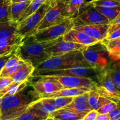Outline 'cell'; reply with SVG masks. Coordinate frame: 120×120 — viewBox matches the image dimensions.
Returning <instances> with one entry per match:
<instances>
[{"label":"cell","instance_id":"6da1fadb","mask_svg":"<svg viewBox=\"0 0 120 120\" xmlns=\"http://www.w3.org/2000/svg\"><path fill=\"white\" fill-rule=\"evenodd\" d=\"M41 98V95L29 82L27 86L17 93L2 97L0 120H15L26 112L33 103Z\"/></svg>","mask_w":120,"mask_h":120},{"label":"cell","instance_id":"7a4b0ae2","mask_svg":"<svg viewBox=\"0 0 120 120\" xmlns=\"http://www.w3.org/2000/svg\"><path fill=\"white\" fill-rule=\"evenodd\" d=\"M78 66L92 67L84 58L82 51L70 52L59 56L51 57L40 63L35 68L32 76L45 71L63 70Z\"/></svg>","mask_w":120,"mask_h":120},{"label":"cell","instance_id":"3957f363","mask_svg":"<svg viewBox=\"0 0 120 120\" xmlns=\"http://www.w3.org/2000/svg\"><path fill=\"white\" fill-rule=\"evenodd\" d=\"M62 40H63V36L53 41L36 42L32 39V36H30L24 40L16 51V55L24 61L30 62L34 68H36L40 63L51 57L46 53V49L56 44Z\"/></svg>","mask_w":120,"mask_h":120},{"label":"cell","instance_id":"277c9868","mask_svg":"<svg viewBox=\"0 0 120 120\" xmlns=\"http://www.w3.org/2000/svg\"><path fill=\"white\" fill-rule=\"evenodd\" d=\"M86 60L94 68L102 70L111 65V60L105 46L101 42L87 46L82 50Z\"/></svg>","mask_w":120,"mask_h":120},{"label":"cell","instance_id":"5b68a950","mask_svg":"<svg viewBox=\"0 0 120 120\" xmlns=\"http://www.w3.org/2000/svg\"><path fill=\"white\" fill-rule=\"evenodd\" d=\"M73 27L94 24H108L109 21L89 1L85 2L75 17L71 19Z\"/></svg>","mask_w":120,"mask_h":120},{"label":"cell","instance_id":"8992f818","mask_svg":"<svg viewBox=\"0 0 120 120\" xmlns=\"http://www.w3.org/2000/svg\"><path fill=\"white\" fill-rule=\"evenodd\" d=\"M55 1L56 0H52L50 2L44 4L33 14L21 22L18 23L17 33L23 36L24 40L34 35L35 28L43 19L46 13Z\"/></svg>","mask_w":120,"mask_h":120},{"label":"cell","instance_id":"52a82bcc","mask_svg":"<svg viewBox=\"0 0 120 120\" xmlns=\"http://www.w3.org/2000/svg\"><path fill=\"white\" fill-rule=\"evenodd\" d=\"M73 26L71 19L66 18L51 26L37 31L32 35V38L36 42L53 41L64 36L68 31L72 29Z\"/></svg>","mask_w":120,"mask_h":120},{"label":"cell","instance_id":"ba28073f","mask_svg":"<svg viewBox=\"0 0 120 120\" xmlns=\"http://www.w3.org/2000/svg\"><path fill=\"white\" fill-rule=\"evenodd\" d=\"M67 0H56L47 11L44 17L34 30V33L51 26L65 19L64 16V9Z\"/></svg>","mask_w":120,"mask_h":120},{"label":"cell","instance_id":"9c48e42d","mask_svg":"<svg viewBox=\"0 0 120 120\" xmlns=\"http://www.w3.org/2000/svg\"><path fill=\"white\" fill-rule=\"evenodd\" d=\"M101 70L95 68L87 67H74L70 69L63 70H53L40 73L34 76H69L76 77H83L89 78L97 84L98 76Z\"/></svg>","mask_w":120,"mask_h":120},{"label":"cell","instance_id":"30bf717a","mask_svg":"<svg viewBox=\"0 0 120 120\" xmlns=\"http://www.w3.org/2000/svg\"><path fill=\"white\" fill-rule=\"evenodd\" d=\"M29 80L41 96L54 93L64 89L62 84L51 76H32Z\"/></svg>","mask_w":120,"mask_h":120},{"label":"cell","instance_id":"8fae6325","mask_svg":"<svg viewBox=\"0 0 120 120\" xmlns=\"http://www.w3.org/2000/svg\"><path fill=\"white\" fill-rule=\"evenodd\" d=\"M58 81L64 89L68 88H87L95 90L97 84L92 79L87 77L69 76H49Z\"/></svg>","mask_w":120,"mask_h":120},{"label":"cell","instance_id":"7c38bea8","mask_svg":"<svg viewBox=\"0 0 120 120\" xmlns=\"http://www.w3.org/2000/svg\"><path fill=\"white\" fill-rule=\"evenodd\" d=\"M87 48V46L84 45L62 40L56 44L47 48L45 52L51 57H52V56L63 55L70 52L78 51V50L82 51Z\"/></svg>","mask_w":120,"mask_h":120},{"label":"cell","instance_id":"4fadbf2b","mask_svg":"<svg viewBox=\"0 0 120 120\" xmlns=\"http://www.w3.org/2000/svg\"><path fill=\"white\" fill-rule=\"evenodd\" d=\"M110 24H94L73 27L72 29L81 31L91 37L101 42L106 38L108 34Z\"/></svg>","mask_w":120,"mask_h":120},{"label":"cell","instance_id":"5bb4252c","mask_svg":"<svg viewBox=\"0 0 120 120\" xmlns=\"http://www.w3.org/2000/svg\"><path fill=\"white\" fill-rule=\"evenodd\" d=\"M24 41V38L18 34L9 38L0 41V57L15 53Z\"/></svg>","mask_w":120,"mask_h":120},{"label":"cell","instance_id":"9a60e30c","mask_svg":"<svg viewBox=\"0 0 120 120\" xmlns=\"http://www.w3.org/2000/svg\"><path fill=\"white\" fill-rule=\"evenodd\" d=\"M63 40L68 42L80 43L87 46L100 42L97 39L91 37L84 32L74 29H71L63 36Z\"/></svg>","mask_w":120,"mask_h":120},{"label":"cell","instance_id":"2e32d148","mask_svg":"<svg viewBox=\"0 0 120 120\" xmlns=\"http://www.w3.org/2000/svg\"><path fill=\"white\" fill-rule=\"evenodd\" d=\"M88 97L89 92L75 96L71 103L64 108L78 113H87L92 110L88 103Z\"/></svg>","mask_w":120,"mask_h":120},{"label":"cell","instance_id":"e0dca14e","mask_svg":"<svg viewBox=\"0 0 120 120\" xmlns=\"http://www.w3.org/2000/svg\"><path fill=\"white\" fill-rule=\"evenodd\" d=\"M87 113H78L68 109H62L55 110L49 117L56 120H82Z\"/></svg>","mask_w":120,"mask_h":120},{"label":"cell","instance_id":"ac0fdd59","mask_svg":"<svg viewBox=\"0 0 120 120\" xmlns=\"http://www.w3.org/2000/svg\"><path fill=\"white\" fill-rule=\"evenodd\" d=\"M35 68L30 62L25 61L23 66L10 76L13 82L20 83L28 80L32 76Z\"/></svg>","mask_w":120,"mask_h":120},{"label":"cell","instance_id":"d6986e66","mask_svg":"<svg viewBox=\"0 0 120 120\" xmlns=\"http://www.w3.org/2000/svg\"><path fill=\"white\" fill-rule=\"evenodd\" d=\"M91 90L87 88H68L62 89L56 92L49 94L44 95L41 98H55L58 97H75L82 94L85 93H88Z\"/></svg>","mask_w":120,"mask_h":120},{"label":"cell","instance_id":"ffe728a7","mask_svg":"<svg viewBox=\"0 0 120 120\" xmlns=\"http://www.w3.org/2000/svg\"><path fill=\"white\" fill-rule=\"evenodd\" d=\"M32 1L25 2H12L10 7L9 18L10 21L14 22H17L22 14L29 6Z\"/></svg>","mask_w":120,"mask_h":120},{"label":"cell","instance_id":"44dd1931","mask_svg":"<svg viewBox=\"0 0 120 120\" xmlns=\"http://www.w3.org/2000/svg\"><path fill=\"white\" fill-rule=\"evenodd\" d=\"M85 2V0H67L63 12L65 18L72 19L75 17Z\"/></svg>","mask_w":120,"mask_h":120},{"label":"cell","instance_id":"7402d4cb","mask_svg":"<svg viewBox=\"0 0 120 120\" xmlns=\"http://www.w3.org/2000/svg\"><path fill=\"white\" fill-rule=\"evenodd\" d=\"M18 23L12 21L0 22V41L9 38L17 34Z\"/></svg>","mask_w":120,"mask_h":120},{"label":"cell","instance_id":"603a6c76","mask_svg":"<svg viewBox=\"0 0 120 120\" xmlns=\"http://www.w3.org/2000/svg\"><path fill=\"white\" fill-rule=\"evenodd\" d=\"M101 42L106 46L112 60L120 59V37L109 41L104 39Z\"/></svg>","mask_w":120,"mask_h":120},{"label":"cell","instance_id":"cb8c5ba5","mask_svg":"<svg viewBox=\"0 0 120 120\" xmlns=\"http://www.w3.org/2000/svg\"><path fill=\"white\" fill-rule=\"evenodd\" d=\"M111 101H112L110 100L100 96L96 90H91L89 92L88 103L91 110H97L102 105Z\"/></svg>","mask_w":120,"mask_h":120},{"label":"cell","instance_id":"d4e9b609","mask_svg":"<svg viewBox=\"0 0 120 120\" xmlns=\"http://www.w3.org/2000/svg\"><path fill=\"white\" fill-rule=\"evenodd\" d=\"M29 83V79L20 83H16L13 82L11 84L8 85L7 87L0 91V96L3 97L4 96H11L17 93L20 91L27 86Z\"/></svg>","mask_w":120,"mask_h":120},{"label":"cell","instance_id":"484cf974","mask_svg":"<svg viewBox=\"0 0 120 120\" xmlns=\"http://www.w3.org/2000/svg\"><path fill=\"white\" fill-rule=\"evenodd\" d=\"M52 0H32L30 4L29 5L27 9H25L22 15L21 16L20 18L19 19L18 23H20L21 21L24 20L25 19L27 18L28 16L31 15L32 14L36 11L42 4H47L48 2H50Z\"/></svg>","mask_w":120,"mask_h":120},{"label":"cell","instance_id":"4316f807","mask_svg":"<svg viewBox=\"0 0 120 120\" xmlns=\"http://www.w3.org/2000/svg\"><path fill=\"white\" fill-rule=\"evenodd\" d=\"M27 110L35 114L45 117L46 118H48L50 115L48 110H47V109L45 107L44 104H42L41 99L33 103L29 107Z\"/></svg>","mask_w":120,"mask_h":120},{"label":"cell","instance_id":"83f0119b","mask_svg":"<svg viewBox=\"0 0 120 120\" xmlns=\"http://www.w3.org/2000/svg\"><path fill=\"white\" fill-rule=\"evenodd\" d=\"M98 11L104 15L109 21V23L114 21L120 12V7L113 8H105V7H95Z\"/></svg>","mask_w":120,"mask_h":120},{"label":"cell","instance_id":"f1b7e54d","mask_svg":"<svg viewBox=\"0 0 120 120\" xmlns=\"http://www.w3.org/2000/svg\"><path fill=\"white\" fill-rule=\"evenodd\" d=\"M12 0H0V22L11 21L9 18Z\"/></svg>","mask_w":120,"mask_h":120},{"label":"cell","instance_id":"f546056e","mask_svg":"<svg viewBox=\"0 0 120 120\" xmlns=\"http://www.w3.org/2000/svg\"><path fill=\"white\" fill-rule=\"evenodd\" d=\"M73 97H58L55 98H48L51 103L53 104L55 109H62L66 105L70 104L72 101Z\"/></svg>","mask_w":120,"mask_h":120},{"label":"cell","instance_id":"4dcf8cb0","mask_svg":"<svg viewBox=\"0 0 120 120\" xmlns=\"http://www.w3.org/2000/svg\"><path fill=\"white\" fill-rule=\"evenodd\" d=\"M112 80L118 90L120 91V65L113 64L109 66Z\"/></svg>","mask_w":120,"mask_h":120},{"label":"cell","instance_id":"1f68e13d","mask_svg":"<svg viewBox=\"0 0 120 120\" xmlns=\"http://www.w3.org/2000/svg\"><path fill=\"white\" fill-rule=\"evenodd\" d=\"M90 2L95 7L105 8L120 7V0H91Z\"/></svg>","mask_w":120,"mask_h":120},{"label":"cell","instance_id":"d6a6232c","mask_svg":"<svg viewBox=\"0 0 120 120\" xmlns=\"http://www.w3.org/2000/svg\"><path fill=\"white\" fill-rule=\"evenodd\" d=\"M25 63V61L21 59L17 63L7 69H2L0 72V77H10L12 74L21 69Z\"/></svg>","mask_w":120,"mask_h":120},{"label":"cell","instance_id":"836d02e7","mask_svg":"<svg viewBox=\"0 0 120 120\" xmlns=\"http://www.w3.org/2000/svg\"><path fill=\"white\" fill-rule=\"evenodd\" d=\"M47 118L45 117H41L27 110L14 120H45Z\"/></svg>","mask_w":120,"mask_h":120},{"label":"cell","instance_id":"e575fe53","mask_svg":"<svg viewBox=\"0 0 120 120\" xmlns=\"http://www.w3.org/2000/svg\"><path fill=\"white\" fill-rule=\"evenodd\" d=\"M117 106V103L114 101H111L98 109L99 114H108L115 109Z\"/></svg>","mask_w":120,"mask_h":120},{"label":"cell","instance_id":"d590c367","mask_svg":"<svg viewBox=\"0 0 120 120\" xmlns=\"http://www.w3.org/2000/svg\"><path fill=\"white\" fill-rule=\"evenodd\" d=\"M21 59L20 58L18 55H16V53H15L14 55H12V56L8 59V60L6 62L3 69H7L11 68V67H12V66H14V64L17 63Z\"/></svg>","mask_w":120,"mask_h":120},{"label":"cell","instance_id":"8d00e7d4","mask_svg":"<svg viewBox=\"0 0 120 120\" xmlns=\"http://www.w3.org/2000/svg\"><path fill=\"white\" fill-rule=\"evenodd\" d=\"M110 120H118L120 119V101L117 103V106L114 110L108 113Z\"/></svg>","mask_w":120,"mask_h":120},{"label":"cell","instance_id":"74e56055","mask_svg":"<svg viewBox=\"0 0 120 120\" xmlns=\"http://www.w3.org/2000/svg\"><path fill=\"white\" fill-rule=\"evenodd\" d=\"M41 100L42 101V104L45 106V107L47 109L48 112H49V114H51L52 112H53L56 110L53 104L51 103L50 101L49 100L48 98H41Z\"/></svg>","mask_w":120,"mask_h":120},{"label":"cell","instance_id":"f35d334b","mask_svg":"<svg viewBox=\"0 0 120 120\" xmlns=\"http://www.w3.org/2000/svg\"><path fill=\"white\" fill-rule=\"evenodd\" d=\"M13 82L10 77H0V91L7 87L8 85Z\"/></svg>","mask_w":120,"mask_h":120},{"label":"cell","instance_id":"ab89813d","mask_svg":"<svg viewBox=\"0 0 120 120\" xmlns=\"http://www.w3.org/2000/svg\"><path fill=\"white\" fill-rule=\"evenodd\" d=\"M120 37V28L115 29L114 30H112L111 31L108 32V34L107 35V36L105 39L108 40H112L118 38Z\"/></svg>","mask_w":120,"mask_h":120},{"label":"cell","instance_id":"60d3db41","mask_svg":"<svg viewBox=\"0 0 120 120\" xmlns=\"http://www.w3.org/2000/svg\"><path fill=\"white\" fill-rule=\"evenodd\" d=\"M98 114L99 113L97 110H92L84 116L82 120H96Z\"/></svg>","mask_w":120,"mask_h":120},{"label":"cell","instance_id":"b9f144b4","mask_svg":"<svg viewBox=\"0 0 120 120\" xmlns=\"http://www.w3.org/2000/svg\"><path fill=\"white\" fill-rule=\"evenodd\" d=\"M109 24H110V26H109L108 32L111 31L112 30H114L115 29L120 28V12L119 13L118 15L116 16V18L114 21H112Z\"/></svg>","mask_w":120,"mask_h":120},{"label":"cell","instance_id":"7bdbcfd3","mask_svg":"<svg viewBox=\"0 0 120 120\" xmlns=\"http://www.w3.org/2000/svg\"><path fill=\"white\" fill-rule=\"evenodd\" d=\"M12 55H14V54H12ZM12 55H8V56L0 57V72H1V70L3 69V68H4V67L6 62L8 60V59H9V57H10Z\"/></svg>","mask_w":120,"mask_h":120},{"label":"cell","instance_id":"ee69618b","mask_svg":"<svg viewBox=\"0 0 120 120\" xmlns=\"http://www.w3.org/2000/svg\"><path fill=\"white\" fill-rule=\"evenodd\" d=\"M96 120H110L108 114H99Z\"/></svg>","mask_w":120,"mask_h":120},{"label":"cell","instance_id":"f6af8a7d","mask_svg":"<svg viewBox=\"0 0 120 120\" xmlns=\"http://www.w3.org/2000/svg\"><path fill=\"white\" fill-rule=\"evenodd\" d=\"M32 0H12V2H25V1H29Z\"/></svg>","mask_w":120,"mask_h":120},{"label":"cell","instance_id":"bcb514c9","mask_svg":"<svg viewBox=\"0 0 120 120\" xmlns=\"http://www.w3.org/2000/svg\"><path fill=\"white\" fill-rule=\"evenodd\" d=\"M2 97H1L0 96V110H1V103H2Z\"/></svg>","mask_w":120,"mask_h":120},{"label":"cell","instance_id":"7dc6e473","mask_svg":"<svg viewBox=\"0 0 120 120\" xmlns=\"http://www.w3.org/2000/svg\"><path fill=\"white\" fill-rule=\"evenodd\" d=\"M45 120H54V119H53L52 118H51V117H48V118H47V119H46Z\"/></svg>","mask_w":120,"mask_h":120},{"label":"cell","instance_id":"c3c4849f","mask_svg":"<svg viewBox=\"0 0 120 120\" xmlns=\"http://www.w3.org/2000/svg\"><path fill=\"white\" fill-rule=\"evenodd\" d=\"M120 120V119H119V120Z\"/></svg>","mask_w":120,"mask_h":120}]
</instances>
